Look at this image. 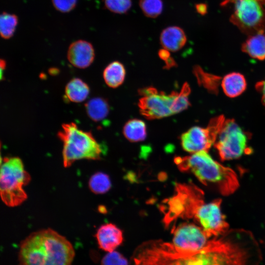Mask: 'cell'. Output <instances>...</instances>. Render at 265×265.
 <instances>
[{
    "mask_svg": "<svg viewBox=\"0 0 265 265\" xmlns=\"http://www.w3.org/2000/svg\"><path fill=\"white\" fill-rule=\"evenodd\" d=\"M242 51L259 60L265 59V35L264 32L250 35L241 47Z\"/></svg>",
    "mask_w": 265,
    "mask_h": 265,
    "instance_id": "obj_17",
    "label": "cell"
},
{
    "mask_svg": "<svg viewBox=\"0 0 265 265\" xmlns=\"http://www.w3.org/2000/svg\"><path fill=\"white\" fill-rule=\"evenodd\" d=\"M101 265H128L127 259L120 253L108 252L102 259Z\"/></svg>",
    "mask_w": 265,
    "mask_h": 265,
    "instance_id": "obj_27",
    "label": "cell"
},
{
    "mask_svg": "<svg viewBox=\"0 0 265 265\" xmlns=\"http://www.w3.org/2000/svg\"><path fill=\"white\" fill-rule=\"evenodd\" d=\"M196 9L199 13L205 14L207 12V6L204 4H197L196 5Z\"/></svg>",
    "mask_w": 265,
    "mask_h": 265,
    "instance_id": "obj_31",
    "label": "cell"
},
{
    "mask_svg": "<svg viewBox=\"0 0 265 265\" xmlns=\"http://www.w3.org/2000/svg\"><path fill=\"white\" fill-rule=\"evenodd\" d=\"M95 56L92 45L80 40L72 43L68 50L67 58L70 63L79 68H85L92 63Z\"/></svg>",
    "mask_w": 265,
    "mask_h": 265,
    "instance_id": "obj_13",
    "label": "cell"
},
{
    "mask_svg": "<svg viewBox=\"0 0 265 265\" xmlns=\"http://www.w3.org/2000/svg\"><path fill=\"white\" fill-rule=\"evenodd\" d=\"M256 88L261 93L262 102L265 107V80L258 82Z\"/></svg>",
    "mask_w": 265,
    "mask_h": 265,
    "instance_id": "obj_30",
    "label": "cell"
},
{
    "mask_svg": "<svg viewBox=\"0 0 265 265\" xmlns=\"http://www.w3.org/2000/svg\"><path fill=\"white\" fill-rule=\"evenodd\" d=\"M248 139L247 132L230 119L225 120L214 145L222 160H230L251 152Z\"/></svg>",
    "mask_w": 265,
    "mask_h": 265,
    "instance_id": "obj_8",
    "label": "cell"
},
{
    "mask_svg": "<svg viewBox=\"0 0 265 265\" xmlns=\"http://www.w3.org/2000/svg\"><path fill=\"white\" fill-rule=\"evenodd\" d=\"M125 137L131 142H139L145 139L147 136L146 126L144 121L132 119L127 121L123 128Z\"/></svg>",
    "mask_w": 265,
    "mask_h": 265,
    "instance_id": "obj_21",
    "label": "cell"
},
{
    "mask_svg": "<svg viewBox=\"0 0 265 265\" xmlns=\"http://www.w3.org/2000/svg\"><path fill=\"white\" fill-rule=\"evenodd\" d=\"M18 24L17 17L14 14L3 12L0 17V32L4 39L11 37Z\"/></svg>",
    "mask_w": 265,
    "mask_h": 265,
    "instance_id": "obj_24",
    "label": "cell"
},
{
    "mask_svg": "<svg viewBox=\"0 0 265 265\" xmlns=\"http://www.w3.org/2000/svg\"><path fill=\"white\" fill-rule=\"evenodd\" d=\"M89 93V88L87 84L79 78H74L69 81L65 89L66 98L74 103L83 102Z\"/></svg>",
    "mask_w": 265,
    "mask_h": 265,
    "instance_id": "obj_18",
    "label": "cell"
},
{
    "mask_svg": "<svg viewBox=\"0 0 265 265\" xmlns=\"http://www.w3.org/2000/svg\"><path fill=\"white\" fill-rule=\"evenodd\" d=\"M225 119L223 115L213 118L206 128L191 127L181 136V144L186 151L194 153L208 152L214 144L223 128Z\"/></svg>",
    "mask_w": 265,
    "mask_h": 265,
    "instance_id": "obj_10",
    "label": "cell"
},
{
    "mask_svg": "<svg viewBox=\"0 0 265 265\" xmlns=\"http://www.w3.org/2000/svg\"><path fill=\"white\" fill-rule=\"evenodd\" d=\"M54 7L62 12H68L76 6L77 0H52Z\"/></svg>",
    "mask_w": 265,
    "mask_h": 265,
    "instance_id": "obj_28",
    "label": "cell"
},
{
    "mask_svg": "<svg viewBox=\"0 0 265 265\" xmlns=\"http://www.w3.org/2000/svg\"><path fill=\"white\" fill-rule=\"evenodd\" d=\"M263 3L265 4V0H260Z\"/></svg>",
    "mask_w": 265,
    "mask_h": 265,
    "instance_id": "obj_33",
    "label": "cell"
},
{
    "mask_svg": "<svg viewBox=\"0 0 265 265\" xmlns=\"http://www.w3.org/2000/svg\"><path fill=\"white\" fill-rule=\"evenodd\" d=\"M111 181L109 176L103 172L93 174L89 181V186L93 193L103 194L108 191L111 187Z\"/></svg>",
    "mask_w": 265,
    "mask_h": 265,
    "instance_id": "obj_23",
    "label": "cell"
},
{
    "mask_svg": "<svg viewBox=\"0 0 265 265\" xmlns=\"http://www.w3.org/2000/svg\"><path fill=\"white\" fill-rule=\"evenodd\" d=\"M89 117L95 122L101 121L108 115L109 106L106 99L97 97L89 100L85 104Z\"/></svg>",
    "mask_w": 265,
    "mask_h": 265,
    "instance_id": "obj_20",
    "label": "cell"
},
{
    "mask_svg": "<svg viewBox=\"0 0 265 265\" xmlns=\"http://www.w3.org/2000/svg\"><path fill=\"white\" fill-rule=\"evenodd\" d=\"M141 98L138 106L141 114L149 120L161 119L177 114L190 106L188 96L190 88L184 83L180 92L166 94L153 87H147L138 91Z\"/></svg>",
    "mask_w": 265,
    "mask_h": 265,
    "instance_id": "obj_4",
    "label": "cell"
},
{
    "mask_svg": "<svg viewBox=\"0 0 265 265\" xmlns=\"http://www.w3.org/2000/svg\"><path fill=\"white\" fill-rule=\"evenodd\" d=\"M193 73L200 85L203 86L212 93L216 94L218 92L220 79L219 77L205 72L198 66L193 67Z\"/></svg>",
    "mask_w": 265,
    "mask_h": 265,
    "instance_id": "obj_22",
    "label": "cell"
},
{
    "mask_svg": "<svg viewBox=\"0 0 265 265\" xmlns=\"http://www.w3.org/2000/svg\"><path fill=\"white\" fill-rule=\"evenodd\" d=\"M105 5L112 12L122 14L130 9L132 1L131 0H105Z\"/></svg>",
    "mask_w": 265,
    "mask_h": 265,
    "instance_id": "obj_26",
    "label": "cell"
},
{
    "mask_svg": "<svg viewBox=\"0 0 265 265\" xmlns=\"http://www.w3.org/2000/svg\"><path fill=\"white\" fill-rule=\"evenodd\" d=\"M160 41L164 49L175 52L179 51L185 45L186 37L181 28L172 26L162 30L160 36Z\"/></svg>",
    "mask_w": 265,
    "mask_h": 265,
    "instance_id": "obj_15",
    "label": "cell"
},
{
    "mask_svg": "<svg viewBox=\"0 0 265 265\" xmlns=\"http://www.w3.org/2000/svg\"><path fill=\"white\" fill-rule=\"evenodd\" d=\"M159 55L161 59L164 61L166 67L169 68L175 65V62L170 56L168 51L165 49L160 50L159 52Z\"/></svg>",
    "mask_w": 265,
    "mask_h": 265,
    "instance_id": "obj_29",
    "label": "cell"
},
{
    "mask_svg": "<svg viewBox=\"0 0 265 265\" xmlns=\"http://www.w3.org/2000/svg\"><path fill=\"white\" fill-rule=\"evenodd\" d=\"M30 180V176L19 158H4L0 176V193L3 202L10 207L22 204L27 197L24 186Z\"/></svg>",
    "mask_w": 265,
    "mask_h": 265,
    "instance_id": "obj_6",
    "label": "cell"
},
{
    "mask_svg": "<svg viewBox=\"0 0 265 265\" xmlns=\"http://www.w3.org/2000/svg\"><path fill=\"white\" fill-rule=\"evenodd\" d=\"M57 135L63 142V165L65 167L70 166L78 160L100 159L102 146L90 132L81 130L72 122L63 124Z\"/></svg>",
    "mask_w": 265,
    "mask_h": 265,
    "instance_id": "obj_5",
    "label": "cell"
},
{
    "mask_svg": "<svg viewBox=\"0 0 265 265\" xmlns=\"http://www.w3.org/2000/svg\"><path fill=\"white\" fill-rule=\"evenodd\" d=\"M232 2L234 3L232 23L250 36L264 32L265 8L260 0H234Z\"/></svg>",
    "mask_w": 265,
    "mask_h": 265,
    "instance_id": "obj_9",
    "label": "cell"
},
{
    "mask_svg": "<svg viewBox=\"0 0 265 265\" xmlns=\"http://www.w3.org/2000/svg\"><path fill=\"white\" fill-rule=\"evenodd\" d=\"M126 70L124 65L119 61L109 63L103 72V78L106 83L109 87L116 88L124 82Z\"/></svg>",
    "mask_w": 265,
    "mask_h": 265,
    "instance_id": "obj_19",
    "label": "cell"
},
{
    "mask_svg": "<svg viewBox=\"0 0 265 265\" xmlns=\"http://www.w3.org/2000/svg\"><path fill=\"white\" fill-rule=\"evenodd\" d=\"M99 247L108 252L114 251L123 241L122 231L112 223L102 225L95 235Z\"/></svg>",
    "mask_w": 265,
    "mask_h": 265,
    "instance_id": "obj_14",
    "label": "cell"
},
{
    "mask_svg": "<svg viewBox=\"0 0 265 265\" xmlns=\"http://www.w3.org/2000/svg\"><path fill=\"white\" fill-rule=\"evenodd\" d=\"M133 265H246V257L240 244L232 237L223 235L211 239L201 249L178 248L172 243L151 240L134 251Z\"/></svg>",
    "mask_w": 265,
    "mask_h": 265,
    "instance_id": "obj_1",
    "label": "cell"
},
{
    "mask_svg": "<svg viewBox=\"0 0 265 265\" xmlns=\"http://www.w3.org/2000/svg\"><path fill=\"white\" fill-rule=\"evenodd\" d=\"M244 77L239 73L233 72L226 75L222 80L221 86L224 93L229 97H236L246 89Z\"/></svg>",
    "mask_w": 265,
    "mask_h": 265,
    "instance_id": "obj_16",
    "label": "cell"
},
{
    "mask_svg": "<svg viewBox=\"0 0 265 265\" xmlns=\"http://www.w3.org/2000/svg\"><path fill=\"white\" fill-rule=\"evenodd\" d=\"M222 0L223 1L221 3V4L223 5H225L229 2H232L234 0Z\"/></svg>",
    "mask_w": 265,
    "mask_h": 265,
    "instance_id": "obj_32",
    "label": "cell"
},
{
    "mask_svg": "<svg viewBox=\"0 0 265 265\" xmlns=\"http://www.w3.org/2000/svg\"><path fill=\"white\" fill-rule=\"evenodd\" d=\"M75 256L72 244L48 228L33 232L21 243L20 265H71Z\"/></svg>",
    "mask_w": 265,
    "mask_h": 265,
    "instance_id": "obj_2",
    "label": "cell"
},
{
    "mask_svg": "<svg viewBox=\"0 0 265 265\" xmlns=\"http://www.w3.org/2000/svg\"><path fill=\"white\" fill-rule=\"evenodd\" d=\"M220 199L201 204L197 209L193 219L197 222L209 238H217L226 233L229 225L221 211Z\"/></svg>",
    "mask_w": 265,
    "mask_h": 265,
    "instance_id": "obj_11",
    "label": "cell"
},
{
    "mask_svg": "<svg viewBox=\"0 0 265 265\" xmlns=\"http://www.w3.org/2000/svg\"><path fill=\"white\" fill-rule=\"evenodd\" d=\"M172 244L176 247L189 251H195L205 247L210 241L201 227L184 223L172 229Z\"/></svg>",
    "mask_w": 265,
    "mask_h": 265,
    "instance_id": "obj_12",
    "label": "cell"
},
{
    "mask_svg": "<svg viewBox=\"0 0 265 265\" xmlns=\"http://www.w3.org/2000/svg\"><path fill=\"white\" fill-rule=\"evenodd\" d=\"M174 162L181 171L191 172L202 184L212 186L222 195L231 194L239 186L236 172L214 160L207 151L177 157Z\"/></svg>",
    "mask_w": 265,
    "mask_h": 265,
    "instance_id": "obj_3",
    "label": "cell"
},
{
    "mask_svg": "<svg viewBox=\"0 0 265 265\" xmlns=\"http://www.w3.org/2000/svg\"><path fill=\"white\" fill-rule=\"evenodd\" d=\"M139 5L144 15L152 18L159 16L163 9L161 0H140Z\"/></svg>",
    "mask_w": 265,
    "mask_h": 265,
    "instance_id": "obj_25",
    "label": "cell"
},
{
    "mask_svg": "<svg viewBox=\"0 0 265 265\" xmlns=\"http://www.w3.org/2000/svg\"><path fill=\"white\" fill-rule=\"evenodd\" d=\"M203 197V192L192 183L177 184L174 195L164 201L160 207L165 227L178 218L193 219L197 208L204 202Z\"/></svg>",
    "mask_w": 265,
    "mask_h": 265,
    "instance_id": "obj_7",
    "label": "cell"
}]
</instances>
